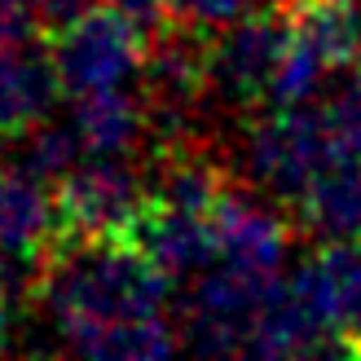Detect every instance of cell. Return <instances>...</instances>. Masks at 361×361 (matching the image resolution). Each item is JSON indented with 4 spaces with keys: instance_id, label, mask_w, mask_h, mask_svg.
<instances>
[{
    "instance_id": "obj_3",
    "label": "cell",
    "mask_w": 361,
    "mask_h": 361,
    "mask_svg": "<svg viewBox=\"0 0 361 361\" xmlns=\"http://www.w3.org/2000/svg\"><path fill=\"white\" fill-rule=\"evenodd\" d=\"M247 353L256 357H322L348 348L335 335V313H331V282L322 256L300 260L269 282L256 317H251Z\"/></svg>"
},
{
    "instance_id": "obj_9",
    "label": "cell",
    "mask_w": 361,
    "mask_h": 361,
    "mask_svg": "<svg viewBox=\"0 0 361 361\" xmlns=\"http://www.w3.org/2000/svg\"><path fill=\"white\" fill-rule=\"evenodd\" d=\"M58 233L53 185L0 159V247H49Z\"/></svg>"
},
{
    "instance_id": "obj_8",
    "label": "cell",
    "mask_w": 361,
    "mask_h": 361,
    "mask_svg": "<svg viewBox=\"0 0 361 361\" xmlns=\"http://www.w3.org/2000/svg\"><path fill=\"white\" fill-rule=\"evenodd\" d=\"M58 71L35 35L18 44H0V141L44 119L58 106Z\"/></svg>"
},
{
    "instance_id": "obj_13",
    "label": "cell",
    "mask_w": 361,
    "mask_h": 361,
    "mask_svg": "<svg viewBox=\"0 0 361 361\" xmlns=\"http://www.w3.org/2000/svg\"><path fill=\"white\" fill-rule=\"evenodd\" d=\"M291 5L295 0H168V18L203 31H221L256 9H291Z\"/></svg>"
},
{
    "instance_id": "obj_14",
    "label": "cell",
    "mask_w": 361,
    "mask_h": 361,
    "mask_svg": "<svg viewBox=\"0 0 361 361\" xmlns=\"http://www.w3.org/2000/svg\"><path fill=\"white\" fill-rule=\"evenodd\" d=\"M106 0H35V18H40V31H62L71 23H80L88 18L93 9H102Z\"/></svg>"
},
{
    "instance_id": "obj_11",
    "label": "cell",
    "mask_w": 361,
    "mask_h": 361,
    "mask_svg": "<svg viewBox=\"0 0 361 361\" xmlns=\"http://www.w3.org/2000/svg\"><path fill=\"white\" fill-rule=\"evenodd\" d=\"M331 282V313H335V335L348 348V357H361V238L322 247Z\"/></svg>"
},
{
    "instance_id": "obj_2",
    "label": "cell",
    "mask_w": 361,
    "mask_h": 361,
    "mask_svg": "<svg viewBox=\"0 0 361 361\" xmlns=\"http://www.w3.org/2000/svg\"><path fill=\"white\" fill-rule=\"evenodd\" d=\"M291 49V9H256L212 31L203 75V123L221 141V119L260 111L278 66Z\"/></svg>"
},
{
    "instance_id": "obj_6",
    "label": "cell",
    "mask_w": 361,
    "mask_h": 361,
    "mask_svg": "<svg viewBox=\"0 0 361 361\" xmlns=\"http://www.w3.org/2000/svg\"><path fill=\"white\" fill-rule=\"evenodd\" d=\"M128 243L168 274V282H190L207 264H216V225L212 212H190V207H168V203H146L128 233Z\"/></svg>"
},
{
    "instance_id": "obj_4",
    "label": "cell",
    "mask_w": 361,
    "mask_h": 361,
    "mask_svg": "<svg viewBox=\"0 0 361 361\" xmlns=\"http://www.w3.org/2000/svg\"><path fill=\"white\" fill-rule=\"evenodd\" d=\"M150 203L146 164L137 154H84L58 185L53 238H128Z\"/></svg>"
},
{
    "instance_id": "obj_16",
    "label": "cell",
    "mask_w": 361,
    "mask_h": 361,
    "mask_svg": "<svg viewBox=\"0 0 361 361\" xmlns=\"http://www.w3.org/2000/svg\"><path fill=\"white\" fill-rule=\"evenodd\" d=\"M5 348H13V313L0 304V353Z\"/></svg>"
},
{
    "instance_id": "obj_10",
    "label": "cell",
    "mask_w": 361,
    "mask_h": 361,
    "mask_svg": "<svg viewBox=\"0 0 361 361\" xmlns=\"http://www.w3.org/2000/svg\"><path fill=\"white\" fill-rule=\"evenodd\" d=\"M180 348V335L168 326V317H133V322H111V326L84 331L71 353L84 357H123V361H146V357H172Z\"/></svg>"
},
{
    "instance_id": "obj_1",
    "label": "cell",
    "mask_w": 361,
    "mask_h": 361,
    "mask_svg": "<svg viewBox=\"0 0 361 361\" xmlns=\"http://www.w3.org/2000/svg\"><path fill=\"white\" fill-rule=\"evenodd\" d=\"M264 115H243L229 141H221V159L233 185L264 194L278 207H295L309 180L331 154L344 146L331 137L322 111L309 106H260ZM357 154V150H353Z\"/></svg>"
},
{
    "instance_id": "obj_5",
    "label": "cell",
    "mask_w": 361,
    "mask_h": 361,
    "mask_svg": "<svg viewBox=\"0 0 361 361\" xmlns=\"http://www.w3.org/2000/svg\"><path fill=\"white\" fill-rule=\"evenodd\" d=\"M53 71H58L62 97H102V93H133L141 88V62H146V35L102 5L88 18L53 31Z\"/></svg>"
},
{
    "instance_id": "obj_15",
    "label": "cell",
    "mask_w": 361,
    "mask_h": 361,
    "mask_svg": "<svg viewBox=\"0 0 361 361\" xmlns=\"http://www.w3.org/2000/svg\"><path fill=\"white\" fill-rule=\"evenodd\" d=\"M106 5H111L128 27H137L141 35H154L168 23V0H106Z\"/></svg>"
},
{
    "instance_id": "obj_12",
    "label": "cell",
    "mask_w": 361,
    "mask_h": 361,
    "mask_svg": "<svg viewBox=\"0 0 361 361\" xmlns=\"http://www.w3.org/2000/svg\"><path fill=\"white\" fill-rule=\"evenodd\" d=\"M49 247H0V304L18 317L40 309Z\"/></svg>"
},
{
    "instance_id": "obj_7",
    "label": "cell",
    "mask_w": 361,
    "mask_h": 361,
    "mask_svg": "<svg viewBox=\"0 0 361 361\" xmlns=\"http://www.w3.org/2000/svg\"><path fill=\"white\" fill-rule=\"evenodd\" d=\"M295 229L322 247L361 238V154L339 150L322 164L295 203Z\"/></svg>"
},
{
    "instance_id": "obj_17",
    "label": "cell",
    "mask_w": 361,
    "mask_h": 361,
    "mask_svg": "<svg viewBox=\"0 0 361 361\" xmlns=\"http://www.w3.org/2000/svg\"><path fill=\"white\" fill-rule=\"evenodd\" d=\"M339 5H357V0H339Z\"/></svg>"
}]
</instances>
